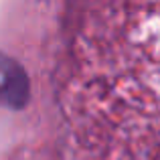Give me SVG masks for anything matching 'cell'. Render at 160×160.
Masks as SVG:
<instances>
[]
</instances>
